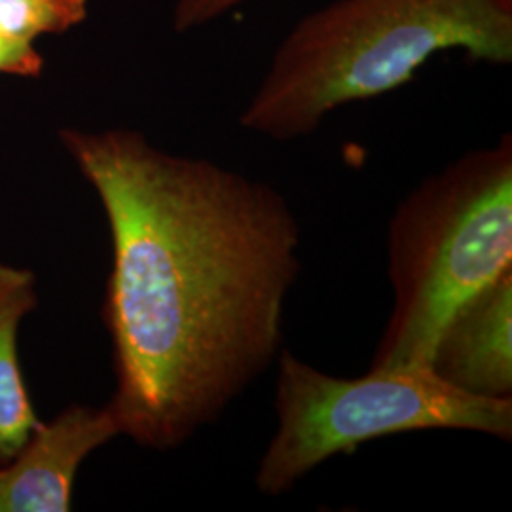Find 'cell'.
I'll use <instances>...</instances> for the list:
<instances>
[{
    "instance_id": "cell-1",
    "label": "cell",
    "mask_w": 512,
    "mask_h": 512,
    "mask_svg": "<svg viewBox=\"0 0 512 512\" xmlns=\"http://www.w3.org/2000/svg\"><path fill=\"white\" fill-rule=\"evenodd\" d=\"M59 135L109 220V406L122 435L177 448L277 361L298 220L274 186L139 131Z\"/></svg>"
},
{
    "instance_id": "cell-2",
    "label": "cell",
    "mask_w": 512,
    "mask_h": 512,
    "mask_svg": "<svg viewBox=\"0 0 512 512\" xmlns=\"http://www.w3.org/2000/svg\"><path fill=\"white\" fill-rule=\"evenodd\" d=\"M512 61V0H332L300 19L270 59L239 126L308 137L349 103L408 84L440 52Z\"/></svg>"
},
{
    "instance_id": "cell-3",
    "label": "cell",
    "mask_w": 512,
    "mask_h": 512,
    "mask_svg": "<svg viewBox=\"0 0 512 512\" xmlns=\"http://www.w3.org/2000/svg\"><path fill=\"white\" fill-rule=\"evenodd\" d=\"M393 310L370 368H429L440 330L512 268V137L418 184L387 234Z\"/></svg>"
},
{
    "instance_id": "cell-4",
    "label": "cell",
    "mask_w": 512,
    "mask_h": 512,
    "mask_svg": "<svg viewBox=\"0 0 512 512\" xmlns=\"http://www.w3.org/2000/svg\"><path fill=\"white\" fill-rule=\"evenodd\" d=\"M275 363L277 429L256 469L260 494H285L327 459L389 435L452 429L512 439V399L465 393L431 368H370L359 378H336L289 351Z\"/></svg>"
},
{
    "instance_id": "cell-5",
    "label": "cell",
    "mask_w": 512,
    "mask_h": 512,
    "mask_svg": "<svg viewBox=\"0 0 512 512\" xmlns=\"http://www.w3.org/2000/svg\"><path fill=\"white\" fill-rule=\"evenodd\" d=\"M116 435L122 431L109 404H73L40 423L18 456L0 465V512L71 511L80 465Z\"/></svg>"
},
{
    "instance_id": "cell-6",
    "label": "cell",
    "mask_w": 512,
    "mask_h": 512,
    "mask_svg": "<svg viewBox=\"0 0 512 512\" xmlns=\"http://www.w3.org/2000/svg\"><path fill=\"white\" fill-rule=\"evenodd\" d=\"M429 368L465 393L512 399V268L448 319Z\"/></svg>"
},
{
    "instance_id": "cell-7",
    "label": "cell",
    "mask_w": 512,
    "mask_h": 512,
    "mask_svg": "<svg viewBox=\"0 0 512 512\" xmlns=\"http://www.w3.org/2000/svg\"><path fill=\"white\" fill-rule=\"evenodd\" d=\"M35 285L31 270L0 264V465L16 458L40 425L18 353L19 323L37 310Z\"/></svg>"
},
{
    "instance_id": "cell-8",
    "label": "cell",
    "mask_w": 512,
    "mask_h": 512,
    "mask_svg": "<svg viewBox=\"0 0 512 512\" xmlns=\"http://www.w3.org/2000/svg\"><path fill=\"white\" fill-rule=\"evenodd\" d=\"M88 16V0H0V37L33 44L61 35Z\"/></svg>"
},
{
    "instance_id": "cell-9",
    "label": "cell",
    "mask_w": 512,
    "mask_h": 512,
    "mask_svg": "<svg viewBox=\"0 0 512 512\" xmlns=\"http://www.w3.org/2000/svg\"><path fill=\"white\" fill-rule=\"evenodd\" d=\"M245 2L249 0H177L173 10V29L177 33H188L217 21Z\"/></svg>"
},
{
    "instance_id": "cell-10",
    "label": "cell",
    "mask_w": 512,
    "mask_h": 512,
    "mask_svg": "<svg viewBox=\"0 0 512 512\" xmlns=\"http://www.w3.org/2000/svg\"><path fill=\"white\" fill-rule=\"evenodd\" d=\"M44 69V59L33 44L0 37V74L37 78Z\"/></svg>"
}]
</instances>
